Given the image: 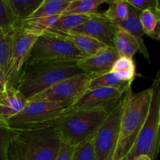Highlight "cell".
<instances>
[{
  "label": "cell",
  "instance_id": "6da1fadb",
  "mask_svg": "<svg viewBox=\"0 0 160 160\" xmlns=\"http://www.w3.org/2000/svg\"><path fill=\"white\" fill-rule=\"evenodd\" d=\"M77 62L27 61L16 88L27 99H30L63 80L85 73Z\"/></svg>",
  "mask_w": 160,
  "mask_h": 160
},
{
  "label": "cell",
  "instance_id": "7a4b0ae2",
  "mask_svg": "<svg viewBox=\"0 0 160 160\" xmlns=\"http://www.w3.org/2000/svg\"><path fill=\"white\" fill-rule=\"evenodd\" d=\"M151 98V88L138 93H134L130 87L125 92L120 133L113 153V160L123 159L133 147L146 120Z\"/></svg>",
  "mask_w": 160,
  "mask_h": 160
},
{
  "label": "cell",
  "instance_id": "3957f363",
  "mask_svg": "<svg viewBox=\"0 0 160 160\" xmlns=\"http://www.w3.org/2000/svg\"><path fill=\"white\" fill-rule=\"evenodd\" d=\"M62 144L60 134L55 126L15 131L9 152L14 160H56Z\"/></svg>",
  "mask_w": 160,
  "mask_h": 160
},
{
  "label": "cell",
  "instance_id": "277c9868",
  "mask_svg": "<svg viewBox=\"0 0 160 160\" xmlns=\"http://www.w3.org/2000/svg\"><path fill=\"white\" fill-rule=\"evenodd\" d=\"M149 110L138 137L129 152L126 160H134L140 156H146L152 160L159 156L160 149V70L152 84Z\"/></svg>",
  "mask_w": 160,
  "mask_h": 160
},
{
  "label": "cell",
  "instance_id": "5b68a950",
  "mask_svg": "<svg viewBox=\"0 0 160 160\" xmlns=\"http://www.w3.org/2000/svg\"><path fill=\"white\" fill-rule=\"evenodd\" d=\"M109 112H65L55 127L59 131L62 142L76 147L93 139Z\"/></svg>",
  "mask_w": 160,
  "mask_h": 160
},
{
  "label": "cell",
  "instance_id": "8992f818",
  "mask_svg": "<svg viewBox=\"0 0 160 160\" xmlns=\"http://www.w3.org/2000/svg\"><path fill=\"white\" fill-rule=\"evenodd\" d=\"M67 108L42 101H29L23 110L6 123L15 131H31L54 127L63 116Z\"/></svg>",
  "mask_w": 160,
  "mask_h": 160
},
{
  "label": "cell",
  "instance_id": "52a82bcc",
  "mask_svg": "<svg viewBox=\"0 0 160 160\" xmlns=\"http://www.w3.org/2000/svg\"><path fill=\"white\" fill-rule=\"evenodd\" d=\"M87 57L65 37L44 33L38 38L28 61L69 62Z\"/></svg>",
  "mask_w": 160,
  "mask_h": 160
},
{
  "label": "cell",
  "instance_id": "ba28073f",
  "mask_svg": "<svg viewBox=\"0 0 160 160\" xmlns=\"http://www.w3.org/2000/svg\"><path fill=\"white\" fill-rule=\"evenodd\" d=\"M92 78V76L87 73L72 77L54 84L28 100L48 102L68 108L88 89Z\"/></svg>",
  "mask_w": 160,
  "mask_h": 160
},
{
  "label": "cell",
  "instance_id": "9c48e42d",
  "mask_svg": "<svg viewBox=\"0 0 160 160\" xmlns=\"http://www.w3.org/2000/svg\"><path fill=\"white\" fill-rule=\"evenodd\" d=\"M123 104V98L108 112L92 139L96 160H107L114 153L120 133Z\"/></svg>",
  "mask_w": 160,
  "mask_h": 160
},
{
  "label": "cell",
  "instance_id": "30bf717a",
  "mask_svg": "<svg viewBox=\"0 0 160 160\" xmlns=\"http://www.w3.org/2000/svg\"><path fill=\"white\" fill-rule=\"evenodd\" d=\"M10 34L12 41L9 67L6 74V88H16L22 68L28 61L33 45L40 35L20 28H16Z\"/></svg>",
  "mask_w": 160,
  "mask_h": 160
},
{
  "label": "cell",
  "instance_id": "8fae6325",
  "mask_svg": "<svg viewBox=\"0 0 160 160\" xmlns=\"http://www.w3.org/2000/svg\"><path fill=\"white\" fill-rule=\"evenodd\" d=\"M127 91L114 88L88 89L66 112L78 111H110L123 98Z\"/></svg>",
  "mask_w": 160,
  "mask_h": 160
},
{
  "label": "cell",
  "instance_id": "7c38bea8",
  "mask_svg": "<svg viewBox=\"0 0 160 160\" xmlns=\"http://www.w3.org/2000/svg\"><path fill=\"white\" fill-rule=\"evenodd\" d=\"M117 27L102 12H95L83 24L69 33L81 34L97 39L109 47L115 48V38Z\"/></svg>",
  "mask_w": 160,
  "mask_h": 160
},
{
  "label": "cell",
  "instance_id": "4fadbf2b",
  "mask_svg": "<svg viewBox=\"0 0 160 160\" xmlns=\"http://www.w3.org/2000/svg\"><path fill=\"white\" fill-rule=\"evenodd\" d=\"M119 57L115 48L107 47L93 56L79 59L77 63L84 73L93 78L110 72L114 62Z\"/></svg>",
  "mask_w": 160,
  "mask_h": 160
},
{
  "label": "cell",
  "instance_id": "5bb4252c",
  "mask_svg": "<svg viewBox=\"0 0 160 160\" xmlns=\"http://www.w3.org/2000/svg\"><path fill=\"white\" fill-rule=\"evenodd\" d=\"M28 102L17 88H6L0 92V120L6 123L21 112Z\"/></svg>",
  "mask_w": 160,
  "mask_h": 160
},
{
  "label": "cell",
  "instance_id": "9a60e30c",
  "mask_svg": "<svg viewBox=\"0 0 160 160\" xmlns=\"http://www.w3.org/2000/svg\"><path fill=\"white\" fill-rule=\"evenodd\" d=\"M115 48L120 57H127L133 59L137 52H140L148 61L149 55L143 39L139 40L131 35L124 30L117 28L115 38Z\"/></svg>",
  "mask_w": 160,
  "mask_h": 160
},
{
  "label": "cell",
  "instance_id": "2e32d148",
  "mask_svg": "<svg viewBox=\"0 0 160 160\" xmlns=\"http://www.w3.org/2000/svg\"><path fill=\"white\" fill-rule=\"evenodd\" d=\"M65 38L87 56H93L101 50L109 47L97 39L85 34L68 33Z\"/></svg>",
  "mask_w": 160,
  "mask_h": 160
},
{
  "label": "cell",
  "instance_id": "e0dca14e",
  "mask_svg": "<svg viewBox=\"0 0 160 160\" xmlns=\"http://www.w3.org/2000/svg\"><path fill=\"white\" fill-rule=\"evenodd\" d=\"M90 15H68L60 17L54 24L48 28L45 33L56 34V35L66 37L69 32L77 27L83 24L91 17Z\"/></svg>",
  "mask_w": 160,
  "mask_h": 160
},
{
  "label": "cell",
  "instance_id": "ac0fdd59",
  "mask_svg": "<svg viewBox=\"0 0 160 160\" xmlns=\"http://www.w3.org/2000/svg\"><path fill=\"white\" fill-rule=\"evenodd\" d=\"M106 0H70L69 6L62 12L61 17L68 15H90L97 12L101 5Z\"/></svg>",
  "mask_w": 160,
  "mask_h": 160
},
{
  "label": "cell",
  "instance_id": "d6986e66",
  "mask_svg": "<svg viewBox=\"0 0 160 160\" xmlns=\"http://www.w3.org/2000/svg\"><path fill=\"white\" fill-rule=\"evenodd\" d=\"M142 11L135 9L128 4V15L123 21L117 23V28L124 30L137 39L142 40V36L145 35L143 28L140 21V15Z\"/></svg>",
  "mask_w": 160,
  "mask_h": 160
},
{
  "label": "cell",
  "instance_id": "ffe728a7",
  "mask_svg": "<svg viewBox=\"0 0 160 160\" xmlns=\"http://www.w3.org/2000/svg\"><path fill=\"white\" fill-rule=\"evenodd\" d=\"M43 0H27V1L7 0L8 4L18 23L28 20L35 12L36 9L40 6Z\"/></svg>",
  "mask_w": 160,
  "mask_h": 160
},
{
  "label": "cell",
  "instance_id": "44dd1931",
  "mask_svg": "<svg viewBox=\"0 0 160 160\" xmlns=\"http://www.w3.org/2000/svg\"><path fill=\"white\" fill-rule=\"evenodd\" d=\"M131 82L123 81L117 73L109 72L105 74L92 78L88 89L97 88H114L123 89L127 91L131 87Z\"/></svg>",
  "mask_w": 160,
  "mask_h": 160
},
{
  "label": "cell",
  "instance_id": "7402d4cb",
  "mask_svg": "<svg viewBox=\"0 0 160 160\" xmlns=\"http://www.w3.org/2000/svg\"><path fill=\"white\" fill-rule=\"evenodd\" d=\"M70 2V0H43L40 6L36 9L29 19L61 15L66 8L69 6Z\"/></svg>",
  "mask_w": 160,
  "mask_h": 160
},
{
  "label": "cell",
  "instance_id": "603a6c76",
  "mask_svg": "<svg viewBox=\"0 0 160 160\" xmlns=\"http://www.w3.org/2000/svg\"><path fill=\"white\" fill-rule=\"evenodd\" d=\"M60 17L61 15H57L49 17L29 19V20L18 23L16 28H20L28 32L41 35L44 34L48 28H51Z\"/></svg>",
  "mask_w": 160,
  "mask_h": 160
},
{
  "label": "cell",
  "instance_id": "cb8c5ba5",
  "mask_svg": "<svg viewBox=\"0 0 160 160\" xmlns=\"http://www.w3.org/2000/svg\"><path fill=\"white\" fill-rule=\"evenodd\" d=\"M110 72L117 73L123 81L127 82L132 83L137 76L134 60L127 57H119L114 62Z\"/></svg>",
  "mask_w": 160,
  "mask_h": 160
},
{
  "label": "cell",
  "instance_id": "d4e9b609",
  "mask_svg": "<svg viewBox=\"0 0 160 160\" xmlns=\"http://www.w3.org/2000/svg\"><path fill=\"white\" fill-rule=\"evenodd\" d=\"M109 6L102 12L103 15L115 24L123 21L128 15V3L123 0L109 2Z\"/></svg>",
  "mask_w": 160,
  "mask_h": 160
},
{
  "label": "cell",
  "instance_id": "484cf974",
  "mask_svg": "<svg viewBox=\"0 0 160 160\" xmlns=\"http://www.w3.org/2000/svg\"><path fill=\"white\" fill-rule=\"evenodd\" d=\"M18 22L14 17L7 0H0V29L4 34H9L17 28Z\"/></svg>",
  "mask_w": 160,
  "mask_h": 160
},
{
  "label": "cell",
  "instance_id": "4316f807",
  "mask_svg": "<svg viewBox=\"0 0 160 160\" xmlns=\"http://www.w3.org/2000/svg\"><path fill=\"white\" fill-rule=\"evenodd\" d=\"M15 131L0 120V160H9V152Z\"/></svg>",
  "mask_w": 160,
  "mask_h": 160
},
{
  "label": "cell",
  "instance_id": "83f0119b",
  "mask_svg": "<svg viewBox=\"0 0 160 160\" xmlns=\"http://www.w3.org/2000/svg\"><path fill=\"white\" fill-rule=\"evenodd\" d=\"M11 34H4L0 30V70L6 74L11 52Z\"/></svg>",
  "mask_w": 160,
  "mask_h": 160
},
{
  "label": "cell",
  "instance_id": "f1b7e54d",
  "mask_svg": "<svg viewBox=\"0 0 160 160\" xmlns=\"http://www.w3.org/2000/svg\"><path fill=\"white\" fill-rule=\"evenodd\" d=\"M140 21L145 34L151 38L157 23L156 8L142 11L140 15Z\"/></svg>",
  "mask_w": 160,
  "mask_h": 160
},
{
  "label": "cell",
  "instance_id": "f546056e",
  "mask_svg": "<svg viewBox=\"0 0 160 160\" xmlns=\"http://www.w3.org/2000/svg\"><path fill=\"white\" fill-rule=\"evenodd\" d=\"M73 160H96L92 140L75 147Z\"/></svg>",
  "mask_w": 160,
  "mask_h": 160
},
{
  "label": "cell",
  "instance_id": "4dcf8cb0",
  "mask_svg": "<svg viewBox=\"0 0 160 160\" xmlns=\"http://www.w3.org/2000/svg\"><path fill=\"white\" fill-rule=\"evenodd\" d=\"M128 3L140 11L156 7V0H128Z\"/></svg>",
  "mask_w": 160,
  "mask_h": 160
},
{
  "label": "cell",
  "instance_id": "1f68e13d",
  "mask_svg": "<svg viewBox=\"0 0 160 160\" xmlns=\"http://www.w3.org/2000/svg\"><path fill=\"white\" fill-rule=\"evenodd\" d=\"M75 147L62 142L59 152L56 160H73Z\"/></svg>",
  "mask_w": 160,
  "mask_h": 160
},
{
  "label": "cell",
  "instance_id": "d6a6232c",
  "mask_svg": "<svg viewBox=\"0 0 160 160\" xmlns=\"http://www.w3.org/2000/svg\"><path fill=\"white\" fill-rule=\"evenodd\" d=\"M156 9V15H157V23L156 27L155 28V31L153 34H152V38L156 39V40H160V11L159 9Z\"/></svg>",
  "mask_w": 160,
  "mask_h": 160
},
{
  "label": "cell",
  "instance_id": "836d02e7",
  "mask_svg": "<svg viewBox=\"0 0 160 160\" xmlns=\"http://www.w3.org/2000/svg\"><path fill=\"white\" fill-rule=\"evenodd\" d=\"M6 88V75H5V73L0 70V92L4 90Z\"/></svg>",
  "mask_w": 160,
  "mask_h": 160
},
{
  "label": "cell",
  "instance_id": "e575fe53",
  "mask_svg": "<svg viewBox=\"0 0 160 160\" xmlns=\"http://www.w3.org/2000/svg\"><path fill=\"white\" fill-rule=\"evenodd\" d=\"M134 160H152V159L146 156H138V157L136 158V159H134Z\"/></svg>",
  "mask_w": 160,
  "mask_h": 160
},
{
  "label": "cell",
  "instance_id": "d590c367",
  "mask_svg": "<svg viewBox=\"0 0 160 160\" xmlns=\"http://www.w3.org/2000/svg\"><path fill=\"white\" fill-rule=\"evenodd\" d=\"M156 9L160 11V0H156Z\"/></svg>",
  "mask_w": 160,
  "mask_h": 160
},
{
  "label": "cell",
  "instance_id": "8d00e7d4",
  "mask_svg": "<svg viewBox=\"0 0 160 160\" xmlns=\"http://www.w3.org/2000/svg\"><path fill=\"white\" fill-rule=\"evenodd\" d=\"M9 160H14L13 157H12V156L11 155V153L9 152Z\"/></svg>",
  "mask_w": 160,
  "mask_h": 160
},
{
  "label": "cell",
  "instance_id": "74e56055",
  "mask_svg": "<svg viewBox=\"0 0 160 160\" xmlns=\"http://www.w3.org/2000/svg\"><path fill=\"white\" fill-rule=\"evenodd\" d=\"M107 160H113V154L111 155V156L109 157V159H108Z\"/></svg>",
  "mask_w": 160,
  "mask_h": 160
},
{
  "label": "cell",
  "instance_id": "f35d334b",
  "mask_svg": "<svg viewBox=\"0 0 160 160\" xmlns=\"http://www.w3.org/2000/svg\"><path fill=\"white\" fill-rule=\"evenodd\" d=\"M120 160H126V159H125V158H124V157H123V159H120Z\"/></svg>",
  "mask_w": 160,
  "mask_h": 160
},
{
  "label": "cell",
  "instance_id": "ab89813d",
  "mask_svg": "<svg viewBox=\"0 0 160 160\" xmlns=\"http://www.w3.org/2000/svg\"><path fill=\"white\" fill-rule=\"evenodd\" d=\"M0 30H1V29H0Z\"/></svg>",
  "mask_w": 160,
  "mask_h": 160
}]
</instances>
